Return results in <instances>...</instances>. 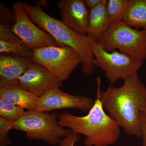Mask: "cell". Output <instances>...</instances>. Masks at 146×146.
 Returning <instances> with one entry per match:
<instances>
[{"label":"cell","instance_id":"cell-10","mask_svg":"<svg viewBox=\"0 0 146 146\" xmlns=\"http://www.w3.org/2000/svg\"><path fill=\"white\" fill-rule=\"evenodd\" d=\"M63 82L44 66L33 63L18 81V85L40 98L51 89L60 88Z\"/></svg>","mask_w":146,"mask_h":146},{"label":"cell","instance_id":"cell-16","mask_svg":"<svg viewBox=\"0 0 146 146\" xmlns=\"http://www.w3.org/2000/svg\"><path fill=\"white\" fill-rule=\"evenodd\" d=\"M0 52L7 53L12 56L29 58L32 60L33 50L24 44L0 41Z\"/></svg>","mask_w":146,"mask_h":146},{"label":"cell","instance_id":"cell-15","mask_svg":"<svg viewBox=\"0 0 146 146\" xmlns=\"http://www.w3.org/2000/svg\"><path fill=\"white\" fill-rule=\"evenodd\" d=\"M122 21L136 29L146 30V0H129Z\"/></svg>","mask_w":146,"mask_h":146},{"label":"cell","instance_id":"cell-4","mask_svg":"<svg viewBox=\"0 0 146 146\" xmlns=\"http://www.w3.org/2000/svg\"><path fill=\"white\" fill-rule=\"evenodd\" d=\"M58 115L38 110H27L13 123L12 129L25 132L27 139L43 140L55 145L72 131L60 125Z\"/></svg>","mask_w":146,"mask_h":146},{"label":"cell","instance_id":"cell-7","mask_svg":"<svg viewBox=\"0 0 146 146\" xmlns=\"http://www.w3.org/2000/svg\"><path fill=\"white\" fill-rule=\"evenodd\" d=\"M32 60L44 66L58 79H68L82 64L78 54L68 46H50L33 50Z\"/></svg>","mask_w":146,"mask_h":146},{"label":"cell","instance_id":"cell-1","mask_svg":"<svg viewBox=\"0 0 146 146\" xmlns=\"http://www.w3.org/2000/svg\"><path fill=\"white\" fill-rule=\"evenodd\" d=\"M97 92L106 112L128 135L141 138V114L146 112V86L138 73L123 80L121 86H110L101 90V79H97Z\"/></svg>","mask_w":146,"mask_h":146},{"label":"cell","instance_id":"cell-11","mask_svg":"<svg viewBox=\"0 0 146 146\" xmlns=\"http://www.w3.org/2000/svg\"><path fill=\"white\" fill-rule=\"evenodd\" d=\"M56 3L62 22L76 32L87 35L90 9L84 0H60Z\"/></svg>","mask_w":146,"mask_h":146},{"label":"cell","instance_id":"cell-19","mask_svg":"<svg viewBox=\"0 0 146 146\" xmlns=\"http://www.w3.org/2000/svg\"><path fill=\"white\" fill-rule=\"evenodd\" d=\"M13 123L0 117V146H8L11 141L8 136L9 131L12 129Z\"/></svg>","mask_w":146,"mask_h":146},{"label":"cell","instance_id":"cell-8","mask_svg":"<svg viewBox=\"0 0 146 146\" xmlns=\"http://www.w3.org/2000/svg\"><path fill=\"white\" fill-rule=\"evenodd\" d=\"M23 3L14 2L12 10L15 23L11 29L30 49H39L50 46H61L48 33L36 26L24 10Z\"/></svg>","mask_w":146,"mask_h":146},{"label":"cell","instance_id":"cell-3","mask_svg":"<svg viewBox=\"0 0 146 146\" xmlns=\"http://www.w3.org/2000/svg\"><path fill=\"white\" fill-rule=\"evenodd\" d=\"M24 10L36 25L52 36L61 46L72 48L77 52L82 62V70L89 76L95 70V58L92 46L95 42L88 35L79 34L62 22L50 16L42 8L39 2L35 6L27 3H23Z\"/></svg>","mask_w":146,"mask_h":146},{"label":"cell","instance_id":"cell-20","mask_svg":"<svg viewBox=\"0 0 146 146\" xmlns=\"http://www.w3.org/2000/svg\"><path fill=\"white\" fill-rule=\"evenodd\" d=\"M15 23L14 12L1 2L0 3V24L12 28Z\"/></svg>","mask_w":146,"mask_h":146},{"label":"cell","instance_id":"cell-5","mask_svg":"<svg viewBox=\"0 0 146 146\" xmlns=\"http://www.w3.org/2000/svg\"><path fill=\"white\" fill-rule=\"evenodd\" d=\"M97 42L107 51L118 50L138 60H146V30L136 29L122 21L111 25Z\"/></svg>","mask_w":146,"mask_h":146},{"label":"cell","instance_id":"cell-14","mask_svg":"<svg viewBox=\"0 0 146 146\" xmlns=\"http://www.w3.org/2000/svg\"><path fill=\"white\" fill-rule=\"evenodd\" d=\"M106 3L107 0H103L98 5L90 9L87 35L95 42H98L111 25L106 11Z\"/></svg>","mask_w":146,"mask_h":146},{"label":"cell","instance_id":"cell-22","mask_svg":"<svg viewBox=\"0 0 146 146\" xmlns=\"http://www.w3.org/2000/svg\"><path fill=\"white\" fill-rule=\"evenodd\" d=\"M79 140L78 134L72 131L65 138L60 140L58 145L60 146H74L75 144L78 142Z\"/></svg>","mask_w":146,"mask_h":146},{"label":"cell","instance_id":"cell-12","mask_svg":"<svg viewBox=\"0 0 146 146\" xmlns=\"http://www.w3.org/2000/svg\"><path fill=\"white\" fill-rule=\"evenodd\" d=\"M33 63L31 59L0 54V88L18 85V79Z\"/></svg>","mask_w":146,"mask_h":146},{"label":"cell","instance_id":"cell-13","mask_svg":"<svg viewBox=\"0 0 146 146\" xmlns=\"http://www.w3.org/2000/svg\"><path fill=\"white\" fill-rule=\"evenodd\" d=\"M39 99L18 85L0 88V99L27 110H37Z\"/></svg>","mask_w":146,"mask_h":146},{"label":"cell","instance_id":"cell-24","mask_svg":"<svg viewBox=\"0 0 146 146\" xmlns=\"http://www.w3.org/2000/svg\"><path fill=\"white\" fill-rule=\"evenodd\" d=\"M103 0H84L86 5L89 9L94 8L100 5Z\"/></svg>","mask_w":146,"mask_h":146},{"label":"cell","instance_id":"cell-18","mask_svg":"<svg viewBox=\"0 0 146 146\" xmlns=\"http://www.w3.org/2000/svg\"><path fill=\"white\" fill-rule=\"evenodd\" d=\"M25 109L0 99V117L11 123H14L25 114Z\"/></svg>","mask_w":146,"mask_h":146},{"label":"cell","instance_id":"cell-17","mask_svg":"<svg viewBox=\"0 0 146 146\" xmlns=\"http://www.w3.org/2000/svg\"><path fill=\"white\" fill-rule=\"evenodd\" d=\"M129 0H108L106 11L110 25L121 22Z\"/></svg>","mask_w":146,"mask_h":146},{"label":"cell","instance_id":"cell-6","mask_svg":"<svg viewBox=\"0 0 146 146\" xmlns=\"http://www.w3.org/2000/svg\"><path fill=\"white\" fill-rule=\"evenodd\" d=\"M96 67L101 69L108 80L113 84L119 79H125L142 68L144 61L117 51L108 52L95 42L92 46Z\"/></svg>","mask_w":146,"mask_h":146},{"label":"cell","instance_id":"cell-21","mask_svg":"<svg viewBox=\"0 0 146 146\" xmlns=\"http://www.w3.org/2000/svg\"><path fill=\"white\" fill-rule=\"evenodd\" d=\"M11 28L8 26L0 24V41L24 44L21 39L13 32Z\"/></svg>","mask_w":146,"mask_h":146},{"label":"cell","instance_id":"cell-9","mask_svg":"<svg viewBox=\"0 0 146 146\" xmlns=\"http://www.w3.org/2000/svg\"><path fill=\"white\" fill-rule=\"evenodd\" d=\"M91 98L84 96L71 95L56 88L46 91L39 98L37 110L48 112L64 108L89 111L94 104Z\"/></svg>","mask_w":146,"mask_h":146},{"label":"cell","instance_id":"cell-23","mask_svg":"<svg viewBox=\"0 0 146 146\" xmlns=\"http://www.w3.org/2000/svg\"><path fill=\"white\" fill-rule=\"evenodd\" d=\"M141 137L143 146H146V112H142L141 114Z\"/></svg>","mask_w":146,"mask_h":146},{"label":"cell","instance_id":"cell-2","mask_svg":"<svg viewBox=\"0 0 146 146\" xmlns=\"http://www.w3.org/2000/svg\"><path fill=\"white\" fill-rule=\"evenodd\" d=\"M58 118L61 126L85 136L83 143L86 146H108L119 139L121 127L106 112L98 92L87 115L76 116L63 112Z\"/></svg>","mask_w":146,"mask_h":146}]
</instances>
